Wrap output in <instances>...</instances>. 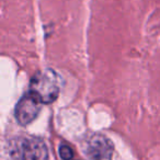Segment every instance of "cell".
<instances>
[{
  "mask_svg": "<svg viewBox=\"0 0 160 160\" xmlns=\"http://www.w3.org/2000/svg\"><path fill=\"white\" fill-rule=\"evenodd\" d=\"M60 90V80L57 73L51 69L38 71L31 80L30 92L44 104L52 103L57 99Z\"/></svg>",
  "mask_w": 160,
  "mask_h": 160,
  "instance_id": "6da1fadb",
  "label": "cell"
},
{
  "mask_svg": "<svg viewBox=\"0 0 160 160\" xmlns=\"http://www.w3.org/2000/svg\"><path fill=\"white\" fill-rule=\"evenodd\" d=\"M11 153L18 160H47L48 150L38 138H20L12 147Z\"/></svg>",
  "mask_w": 160,
  "mask_h": 160,
  "instance_id": "7a4b0ae2",
  "label": "cell"
},
{
  "mask_svg": "<svg viewBox=\"0 0 160 160\" xmlns=\"http://www.w3.org/2000/svg\"><path fill=\"white\" fill-rule=\"evenodd\" d=\"M43 103L34 96L29 92L25 93L19 100L16 108V118L21 125L30 124L38 116Z\"/></svg>",
  "mask_w": 160,
  "mask_h": 160,
  "instance_id": "3957f363",
  "label": "cell"
},
{
  "mask_svg": "<svg viewBox=\"0 0 160 160\" xmlns=\"http://www.w3.org/2000/svg\"><path fill=\"white\" fill-rule=\"evenodd\" d=\"M85 151L90 160H110L113 152V145L104 136L93 135L88 139Z\"/></svg>",
  "mask_w": 160,
  "mask_h": 160,
  "instance_id": "277c9868",
  "label": "cell"
},
{
  "mask_svg": "<svg viewBox=\"0 0 160 160\" xmlns=\"http://www.w3.org/2000/svg\"><path fill=\"white\" fill-rule=\"evenodd\" d=\"M59 155L62 160H70L73 156L72 149L67 145H62L59 148Z\"/></svg>",
  "mask_w": 160,
  "mask_h": 160,
  "instance_id": "5b68a950",
  "label": "cell"
}]
</instances>
